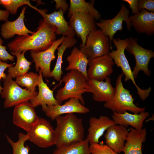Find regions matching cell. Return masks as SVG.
<instances>
[{
	"instance_id": "6da1fadb",
	"label": "cell",
	"mask_w": 154,
	"mask_h": 154,
	"mask_svg": "<svg viewBox=\"0 0 154 154\" xmlns=\"http://www.w3.org/2000/svg\"><path fill=\"white\" fill-rule=\"evenodd\" d=\"M56 28L44 19L40 21L37 30L31 35L17 36L9 43L11 53L28 50L41 52L50 47L56 40Z\"/></svg>"
},
{
	"instance_id": "7a4b0ae2",
	"label": "cell",
	"mask_w": 154,
	"mask_h": 154,
	"mask_svg": "<svg viewBox=\"0 0 154 154\" xmlns=\"http://www.w3.org/2000/svg\"><path fill=\"white\" fill-rule=\"evenodd\" d=\"M56 126L54 129L55 145L57 148L83 141L84 128L82 118L74 113H70L56 117Z\"/></svg>"
},
{
	"instance_id": "3957f363",
	"label": "cell",
	"mask_w": 154,
	"mask_h": 154,
	"mask_svg": "<svg viewBox=\"0 0 154 154\" xmlns=\"http://www.w3.org/2000/svg\"><path fill=\"white\" fill-rule=\"evenodd\" d=\"M60 81L64 82V85L58 90L55 96L59 105L64 100L74 98L84 105L85 102L82 95L86 92L88 86V81L85 76L79 71L72 70L64 76Z\"/></svg>"
},
{
	"instance_id": "277c9868",
	"label": "cell",
	"mask_w": 154,
	"mask_h": 154,
	"mask_svg": "<svg viewBox=\"0 0 154 154\" xmlns=\"http://www.w3.org/2000/svg\"><path fill=\"white\" fill-rule=\"evenodd\" d=\"M122 73L119 75L116 81L115 92L113 98L105 102L104 107L119 114H123L127 111L134 114H138L145 111V107H139L134 103V99L130 91L123 86Z\"/></svg>"
},
{
	"instance_id": "5b68a950",
	"label": "cell",
	"mask_w": 154,
	"mask_h": 154,
	"mask_svg": "<svg viewBox=\"0 0 154 154\" xmlns=\"http://www.w3.org/2000/svg\"><path fill=\"white\" fill-rule=\"evenodd\" d=\"M112 42L116 46V50H112L108 55L113 59L114 64L117 66L121 68L122 73L125 76V81L131 80L135 86L140 98L144 101L149 96L151 89L150 87L146 89H142L135 82L132 71L125 54V50L129 42V39L125 38L122 39L119 38L117 39L113 38Z\"/></svg>"
},
{
	"instance_id": "8992f818",
	"label": "cell",
	"mask_w": 154,
	"mask_h": 154,
	"mask_svg": "<svg viewBox=\"0 0 154 154\" xmlns=\"http://www.w3.org/2000/svg\"><path fill=\"white\" fill-rule=\"evenodd\" d=\"M3 80V89L0 94L1 97L5 99L4 108L15 106L23 102L29 101L38 94L37 92H32L26 88H22L8 74Z\"/></svg>"
},
{
	"instance_id": "52a82bcc",
	"label": "cell",
	"mask_w": 154,
	"mask_h": 154,
	"mask_svg": "<svg viewBox=\"0 0 154 154\" xmlns=\"http://www.w3.org/2000/svg\"><path fill=\"white\" fill-rule=\"evenodd\" d=\"M111 49L110 40L100 29L90 32L81 51L90 61L95 58L108 54Z\"/></svg>"
},
{
	"instance_id": "ba28073f",
	"label": "cell",
	"mask_w": 154,
	"mask_h": 154,
	"mask_svg": "<svg viewBox=\"0 0 154 154\" xmlns=\"http://www.w3.org/2000/svg\"><path fill=\"white\" fill-rule=\"evenodd\" d=\"M129 39V42L125 50L130 54L133 55L135 58V65L132 71L134 78L135 79L137 78L140 70L143 71L147 76H150L151 72L148 65L151 59L154 57V52L139 45L137 38L131 37Z\"/></svg>"
},
{
	"instance_id": "9c48e42d",
	"label": "cell",
	"mask_w": 154,
	"mask_h": 154,
	"mask_svg": "<svg viewBox=\"0 0 154 154\" xmlns=\"http://www.w3.org/2000/svg\"><path fill=\"white\" fill-rule=\"evenodd\" d=\"M129 11L126 5L122 4L119 11L113 19H100V22H96V26L106 36L109 37L112 49V42L114 36L117 31L123 30L122 24L123 21L126 23L127 29L131 31L132 25L129 17Z\"/></svg>"
},
{
	"instance_id": "30bf717a",
	"label": "cell",
	"mask_w": 154,
	"mask_h": 154,
	"mask_svg": "<svg viewBox=\"0 0 154 154\" xmlns=\"http://www.w3.org/2000/svg\"><path fill=\"white\" fill-rule=\"evenodd\" d=\"M29 140L37 146L46 148L55 145L54 129L46 119L39 118L34 127L27 132Z\"/></svg>"
},
{
	"instance_id": "8fae6325",
	"label": "cell",
	"mask_w": 154,
	"mask_h": 154,
	"mask_svg": "<svg viewBox=\"0 0 154 154\" xmlns=\"http://www.w3.org/2000/svg\"><path fill=\"white\" fill-rule=\"evenodd\" d=\"M69 26L81 40L80 48L84 46L89 33L97 30L95 20L90 15L82 12L74 13L71 17Z\"/></svg>"
},
{
	"instance_id": "7c38bea8",
	"label": "cell",
	"mask_w": 154,
	"mask_h": 154,
	"mask_svg": "<svg viewBox=\"0 0 154 154\" xmlns=\"http://www.w3.org/2000/svg\"><path fill=\"white\" fill-rule=\"evenodd\" d=\"M33 107L29 101L20 104L15 106L13 122L27 132L35 125L39 119Z\"/></svg>"
},
{
	"instance_id": "4fadbf2b",
	"label": "cell",
	"mask_w": 154,
	"mask_h": 154,
	"mask_svg": "<svg viewBox=\"0 0 154 154\" xmlns=\"http://www.w3.org/2000/svg\"><path fill=\"white\" fill-rule=\"evenodd\" d=\"M65 36L62 35L56 40L48 48L43 51L36 52L31 50V56L35 64L36 70H41L42 76L46 78L49 77L51 70V62L55 58V52L59 46L64 39Z\"/></svg>"
},
{
	"instance_id": "5bb4252c",
	"label": "cell",
	"mask_w": 154,
	"mask_h": 154,
	"mask_svg": "<svg viewBox=\"0 0 154 154\" xmlns=\"http://www.w3.org/2000/svg\"><path fill=\"white\" fill-rule=\"evenodd\" d=\"M43 112L53 121L63 114L77 113L85 114L90 112L89 108L82 104L78 99L70 98L63 105L42 106Z\"/></svg>"
},
{
	"instance_id": "9a60e30c",
	"label": "cell",
	"mask_w": 154,
	"mask_h": 154,
	"mask_svg": "<svg viewBox=\"0 0 154 154\" xmlns=\"http://www.w3.org/2000/svg\"><path fill=\"white\" fill-rule=\"evenodd\" d=\"M114 64L113 59L108 54L90 61L88 64L89 68L87 70L89 80L103 81L113 72Z\"/></svg>"
},
{
	"instance_id": "2e32d148",
	"label": "cell",
	"mask_w": 154,
	"mask_h": 154,
	"mask_svg": "<svg viewBox=\"0 0 154 154\" xmlns=\"http://www.w3.org/2000/svg\"><path fill=\"white\" fill-rule=\"evenodd\" d=\"M105 81L89 79L88 81L86 92L92 94L93 100L97 102H108L113 97L115 88L111 83V79L109 77Z\"/></svg>"
},
{
	"instance_id": "e0dca14e",
	"label": "cell",
	"mask_w": 154,
	"mask_h": 154,
	"mask_svg": "<svg viewBox=\"0 0 154 154\" xmlns=\"http://www.w3.org/2000/svg\"><path fill=\"white\" fill-rule=\"evenodd\" d=\"M27 7L24 6L18 18L13 21H7L1 26V35L3 38L8 39L17 35L19 36H28L34 32L29 30L25 26L24 21L25 13Z\"/></svg>"
},
{
	"instance_id": "ac0fdd59",
	"label": "cell",
	"mask_w": 154,
	"mask_h": 154,
	"mask_svg": "<svg viewBox=\"0 0 154 154\" xmlns=\"http://www.w3.org/2000/svg\"><path fill=\"white\" fill-rule=\"evenodd\" d=\"M129 17L132 27L137 33L150 36L154 35V12L143 9Z\"/></svg>"
},
{
	"instance_id": "d6986e66",
	"label": "cell",
	"mask_w": 154,
	"mask_h": 154,
	"mask_svg": "<svg viewBox=\"0 0 154 154\" xmlns=\"http://www.w3.org/2000/svg\"><path fill=\"white\" fill-rule=\"evenodd\" d=\"M37 11L42 16L43 19L56 28V34L74 37L75 34L66 20L64 17V12L61 9L50 14L46 13L43 9H38Z\"/></svg>"
},
{
	"instance_id": "ffe728a7",
	"label": "cell",
	"mask_w": 154,
	"mask_h": 154,
	"mask_svg": "<svg viewBox=\"0 0 154 154\" xmlns=\"http://www.w3.org/2000/svg\"><path fill=\"white\" fill-rule=\"evenodd\" d=\"M129 131L127 127L116 124L109 127L104 135L107 145L118 153L122 152Z\"/></svg>"
},
{
	"instance_id": "44dd1931",
	"label": "cell",
	"mask_w": 154,
	"mask_h": 154,
	"mask_svg": "<svg viewBox=\"0 0 154 154\" xmlns=\"http://www.w3.org/2000/svg\"><path fill=\"white\" fill-rule=\"evenodd\" d=\"M89 126L86 138L90 144L99 143V139L110 127L117 124L108 116H101L98 118L91 117L89 120Z\"/></svg>"
},
{
	"instance_id": "7402d4cb",
	"label": "cell",
	"mask_w": 154,
	"mask_h": 154,
	"mask_svg": "<svg viewBox=\"0 0 154 154\" xmlns=\"http://www.w3.org/2000/svg\"><path fill=\"white\" fill-rule=\"evenodd\" d=\"M129 129L122 151L124 154H143L142 144L147 139L146 129H137L130 127Z\"/></svg>"
},
{
	"instance_id": "603a6c76",
	"label": "cell",
	"mask_w": 154,
	"mask_h": 154,
	"mask_svg": "<svg viewBox=\"0 0 154 154\" xmlns=\"http://www.w3.org/2000/svg\"><path fill=\"white\" fill-rule=\"evenodd\" d=\"M39 78L37 85L38 92L36 96L29 101L35 108L41 105L51 106L59 104L54 97V90H50L47 83L44 82L43 79L42 72L39 71Z\"/></svg>"
},
{
	"instance_id": "cb8c5ba5",
	"label": "cell",
	"mask_w": 154,
	"mask_h": 154,
	"mask_svg": "<svg viewBox=\"0 0 154 154\" xmlns=\"http://www.w3.org/2000/svg\"><path fill=\"white\" fill-rule=\"evenodd\" d=\"M113 120L117 124L127 127L128 125L137 129L143 128V122L149 115L148 112L145 111L138 114H131L127 112L119 114L113 111Z\"/></svg>"
},
{
	"instance_id": "d4e9b609",
	"label": "cell",
	"mask_w": 154,
	"mask_h": 154,
	"mask_svg": "<svg viewBox=\"0 0 154 154\" xmlns=\"http://www.w3.org/2000/svg\"><path fill=\"white\" fill-rule=\"evenodd\" d=\"M68 66L65 68L67 71L77 70L82 73L88 81L87 66L89 61L80 49L76 47L74 48L70 54L67 58Z\"/></svg>"
},
{
	"instance_id": "484cf974",
	"label": "cell",
	"mask_w": 154,
	"mask_h": 154,
	"mask_svg": "<svg viewBox=\"0 0 154 154\" xmlns=\"http://www.w3.org/2000/svg\"><path fill=\"white\" fill-rule=\"evenodd\" d=\"M77 41V40L74 37H65L60 45L57 48L58 50L57 59L53 69L51 71L49 77H52L58 81L61 80L62 75L63 74L62 65L64 53L67 48L74 46Z\"/></svg>"
},
{
	"instance_id": "4316f807",
	"label": "cell",
	"mask_w": 154,
	"mask_h": 154,
	"mask_svg": "<svg viewBox=\"0 0 154 154\" xmlns=\"http://www.w3.org/2000/svg\"><path fill=\"white\" fill-rule=\"evenodd\" d=\"M70 1L68 14V18H70L75 12L80 11L90 15L95 20L100 19L101 15L95 8L94 1L87 2L84 0H70Z\"/></svg>"
},
{
	"instance_id": "83f0119b",
	"label": "cell",
	"mask_w": 154,
	"mask_h": 154,
	"mask_svg": "<svg viewBox=\"0 0 154 154\" xmlns=\"http://www.w3.org/2000/svg\"><path fill=\"white\" fill-rule=\"evenodd\" d=\"M26 51L21 53H11L12 55L17 58V62L14 66H10L7 68L8 74L12 78L20 77L28 72L30 68L32 62L28 61L25 58Z\"/></svg>"
},
{
	"instance_id": "f1b7e54d",
	"label": "cell",
	"mask_w": 154,
	"mask_h": 154,
	"mask_svg": "<svg viewBox=\"0 0 154 154\" xmlns=\"http://www.w3.org/2000/svg\"><path fill=\"white\" fill-rule=\"evenodd\" d=\"M89 141L86 138L82 141L60 148H56L52 154H91Z\"/></svg>"
},
{
	"instance_id": "f546056e",
	"label": "cell",
	"mask_w": 154,
	"mask_h": 154,
	"mask_svg": "<svg viewBox=\"0 0 154 154\" xmlns=\"http://www.w3.org/2000/svg\"><path fill=\"white\" fill-rule=\"evenodd\" d=\"M39 74L30 72L17 78L15 82L19 86L25 87L27 89L32 92H36L39 81Z\"/></svg>"
},
{
	"instance_id": "4dcf8cb0",
	"label": "cell",
	"mask_w": 154,
	"mask_h": 154,
	"mask_svg": "<svg viewBox=\"0 0 154 154\" xmlns=\"http://www.w3.org/2000/svg\"><path fill=\"white\" fill-rule=\"evenodd\" d=\"M7 139L12 147L13 154H29L30 148L28 145L25 146V142L29 140L28 135L20 132L18 134V140L15 142L6 135Z\"/></svg>"
},
{
	"instance_id": "1f68e13d",
	"label": "cell",
	"mask_w": 154,
	"mask_h": 154,
	"mask_svg": "<svg viewBox=\"0 0 154 154\" xmlns=\"http://www.w3.org/2000/svg\"><path fill=\"white\" fill-rule=\"evenodd\" d=\"M1 5L5 7L6 10L12 15L16 14L17 9L20 7L27 5L37 10L38 8L32 5L29 0H0Z\"/></svg>"
},
{
	"instance_id": "d6a6232c",
	"label": "cell",
	"mask_w": 154,
	"mask_h": 154,
	"mask_svg": "<svg viewBox=\"0 0 154 154\" xmlns=\"http://www.w3.org/2000/svg\"><path fill=\"white\" fill-rule=\"evenodd\" d=\"M89 149L91 154H118L106 144L93 143L90 144Z\"/></svg>"
},
{
	"instance_id": "836d02e7",
	"label": "cell",
	"mask_w": 154,
	"mask_h": 154,
	"mask_svg": "<svg viewBox=\"0 0 154 154\" xmlns=\"http://www.w3.org/2000/svg\"><path fill=\"white\" fill-rule=\"evenodd\" d=\"M3 40L0 37V60L3 61L8 60L14 61V56L10 54L7 50V46L2 45Z\"/></svg>"
},
{
	"instance_id": "e575fe53",
	"label": "cell",
	"mask_w": 154,
	"mask_h": 154,
	"mask_svg": "<svg viewBox=\"0 0 154 154\" xmlns=\"http://www.w3.org/2000/svg\"><path fill=\"white\" fill-rule=\"evenodd\" d=\"M138 4L139 11L145 9L148 11L154 12V0H139L138 1Z\"/></svg>"
},
{
	"instance_id": "d590c367",
	"label": "cell",
	"mask_w": 154,
	"mask_h": 154,
	"mask_svg": "<svg viewBox=\"0 0 154 154\" xmlns=\"http://www.w3.org/2000/svg\"><path fill=\"white\" fill-rule=\"evenodd\" d=\"M13 65V64H8L0 60V93L3 89L0 84L1 80V78L4 80L7 76V74L4 73V71L7 68Z\"/></svg>"
},
{
	"instance_id": "8d00e7d4",
	"label": "cell",
	"mask_w": 154,
	"mask_h": 154,
	"mask_svg": "<svg viewBox=\"0 0 154 154\" xmlns=\"http://www.w3.org/2000/svg\"><path fill=\"white\" fill-rule=\"evenodd\" d=\"M123 1L129 4L133 15L137 14L139 12L138 8V0H123Z\"/></svg>"
},
{
	"instance_id": "74e56055",
	"label": "cell",
	"mask_w": 154,
	"mask_h": 154,
	"mask_svg": "<svg viewBox=\"0 0 154 154\" xmlns=\"http://www.w3.org/2000/svg\"><path fill=\"white\" fill-rule=\"evenodd\" d=\"M56 3L55 8L57 10L61 9L64 11H66L69 6L66 1L65 0H54Z\"/></svg>"
},
{
	"instance_id": "f35d334b",
	"label": "cell",
	"mask_w": 154,
	"mask_h": 154,
	"mask_svg": "<svg viewBox=\"0 0 154 154\" xmlns=\"http://www.w3.org/2000/svg\"><path fill=\"white\" fill-rule=\"evenodd\" d=\"M9 14V12L7 10L0 9V21H8Z\"/></svg>"
},
{
	"instance_id": "ab89813d",
	"label": "cell",
	"mask_w": 154,
	"mask_h": 154,
	"mask_svg": "<svg viewBox=\"0 0 154 154\" xmlns=\"http://www.w3.org/2000/svg\"><path fill=\"white\" fill-rule=\"evenodd\" d=\"M1 5V1H0V5Z\"/></svg>"
}]
</instances>
